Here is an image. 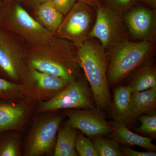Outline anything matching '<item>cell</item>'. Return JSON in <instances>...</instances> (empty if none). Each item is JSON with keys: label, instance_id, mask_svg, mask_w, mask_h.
<instances>
[{"label": "cell", "instance_id": "cell-10", "mask_svg": "<svg viewBox=\"0 0 156 156\" xmlns=\"http://www.w3.org/2000/svg\"><path fill=\"white\" fill-rule=\"evenodd\" d=\"M70 83L60 77L27 67L23 85L31 99L45 101L58 94Z\"/></svg>", "mask_w": 156, "mask_h": 156}, {"label": "cell", "instance_id": "cell-15", "mask_svg": "<svg viewBox=\"0 0 156 156\" xmlns=\"http://www.w3.org/2000/svg\"><path fill=\"white\" fill-rule=\"evenodd\" d=\"M113 139L119 144L126 146H137L150 151H155L156 146L152 138L144 137L131 132L127 125L121 121H114L111 123Z\"/></svg>", "mask_w": 156, "mask_h": 156}, {"label": "cell", "instance_id": "cell-12", "mask_svg": "<svg viewBox=\"0 0 156 156\" xmlns=\"http://www.w3.org/2000/svg\"><path fill=\"white\" fill-rule=\"evenodd\" d=\"M69 109L66 112L68 117L65 123L66 126L80 130L91 138L112 132L111 124L106 121L98 108Z\"/></svg>", "mask_w": 156, "mask_h": 156}, {"label": "cell", "instance_id": "cell-20", "mask_svg": "<svg viewBox=\"0 0 156 156\" xmlns=\"http://www.w3.org/2000/svg\"><path fill=\"white\" fill-rule=\"evenodd\" d=\"M0 99L12 101L20 99H31L27 89L23 84L16 83L0 78Z\"/></svg>", "mask_w": 156, "mask_h": 156}, {"label": "cell", "instance_id": "cell-2", "mask_svg": "<svg viewBox=\"0 0 156 156\" xmlns=\"http://www.w3.org/2000/svg\"><path fill=\"white\" fill-rule=\"evenodd\" d=\"M77 56L80 68L90 86L96 108L108 111L112 105L107 73V53L95 38H89L77 48Z\"/></svg>", "mask_w": 156, "mask_h": 156}, {"label": "cell", "instance_id": "cell-29", "mask_svg": "<svg viewBox=\"0 0 156 156\" xmlns=\"http://www.w3.org/2000/svg\"><path fill=\"white\" fill-rule=\"evenodd\" d=\"M145 5L153 10L156 9V0H140Z\"/></svg>", "mask_w": 156, "mask_h": 156}, {"label": "cell", "instance_id": "cell-14", "mask_svg": "<svg viewBox=\"0 0 156 156\" xmlns=\"http://www.w3.org/2000/svg\"><path fill=\"white\" fill-rule=\"evenodd\" d=\"M132 91L128 86L117 87L114 92L111 112L114 121H121L126 125L132 126L136 119L131 108Z\"/></svg>", "mask_w": 156, "mask_h": 156}, {"label": "cell", "instance_id": "cell-30", "mask_svg": "<svg viewBox=\"0 0 156 156\" xmlns=\"http://www.w3.org/2000/svg\"><path fill=\"white\" fill-rule=\"evenodd\" d=\"M100 0H76V2L85 3L94 8L98 3L100 2Z\"/></svg>", "mask_w": 156, "mask_h": 156}, {"label": "cell", "instance_id": "cell-26", "mask_svg": "<svg viewBox=\"0 0 156 156\" xmlns=\"http://www.w3.org/2000/svg\"><path fill=\"white\" fill-rule=\"evenodd\" d=\"M57 10L64 16L68 13L74 5L76 0H50Z\"/></svg>", "mask_w": 156, "mask_h": 156}, {"label": "cell", "instance_id": "cell-25", "mask_svg": "<svg viewBox=\"0 0 156 156\" xmlns=\"http://www.w3.org/2000/svg\"><path fill=\"white\" fill-rule=\"evenodd\" d=\"M141 125L137 131L155 138L156 136V113L139 116Z\"/></svg>", "mask_w": 156, "mask_h": 156}, {"label": "cell", "instance_id": "cell-28", "mask_svg": "<svg viewBox=\"0 0 156 156\" xmlns=\"http://www.w3.org/2000/svg\"><path fill=\"white\" fill-rule=\"evenodd\" d=\"M21 1L26 4L27 6L35 9L39 5L46 2L47 0H21Z\"/></svg>", "mask_w": 156, "mask_h": 156}, {"label": "cell", "instance_id": "cell-7", "mask_svg": "<svg viewBox=\"0 0 156 156\" xmlns=\"http://www.w3.org/2000/svg\"><path fill=\"white\" fill-rule=\"evenodd\" d=\"M25 58V47L0 27V74L7 80L23 85L27 68Z\"/></svg>", "mask_w": 156, "mask_h": 156}, {"label": "cell", "instance_id": "cell-13", "mask_svg": "<svg viewBox=\"0 0 156 156\" xmlns=\"http://www.w3.org/2000/svg\"><path fill=\"white\" fill-rule=\"evenodd\" d=\"M25 102L0 103V134L18 129L25 122L30 109Z\"/></svg>", "mask_w": 156, "mask_h": 156}, {"label": "cell", "instance_id": "cell-17", "mask_svg": "<svg viewBox=\"0 0 156 156\" xmlns=\"http://www.w3.org/2000/svg\"><path fill=\"white\" fill-rule=\"evenodd\" d=\"M131 108L136 119L141 115L156 113V88L132 92Z\"/></svg>", "mask_w": 156, "mask_h": 156}, {"label": "cell", "instance_id": "cell-6", "mask_svg": "<svg viewBox=\"0 0 156 156\" xmlns=\"http://www.w3.org/2000/svg\"><path fill=\"white\" fill-rule=\"evenodd\" d=\"M97 108L92 91L85 74H80L76 80L70 83L62 91L45 101H40L38 111L46 112L62 109H94Z\"/></svg>", "mask_w": 156, "mask_h": 156}, {"label": "cell", "instance_id": "cell-9", "mask_svg": "<svg viewBox=\"0 0 156 156\" xmlns=\"http://www.w3.org/2000/svg\"><path fill=\"white\" fill-rule=\"evenodd\" d=\"M62 121V117L59 115L49 116L37 120L27 138L24 155L40 156L54 151Z\"/></svg>", "mask_w": 156, "mask_h": 156}, {"label": "cell", "instance_id": "cell-5", "mask_svg": "<svg viewBox=\"0 0 156 156\" xmlns=\"http://www.w3.org/2000/svg\"><path fill=\"white\" fill-rule=\"evenodd\" d=\"M95 18L89 38L97 39L107 52L115 45L128 40L122 15L100 2L95 6Z\"/></svg>", "mask_w": 156, "mask_h": 156}, {"label": "cell", "instance_id": "cell-19", "mask_svg": "<svg viewBox=\"0 0 156 156\" xmlns=\"http://www.w3.org/2000/svg\"><path fill=\"white\" fill-rule=\"evenodd\" d=\"M77 134L76 129L66 125L59 128L53 156H79L76 149Z\"/></svg>", "mask_w": 156, "mask_h": 156}, {"label": "cell", "instance_id": "cell-21", "mask_svg": "<svg viewBox=\"0 0 156 156\" xmlns=\"http://www.w3.org/2000/svg\"><path fill=\"white\" fill-rule=\"evenodd\" d=\"M92 138L98 156H124L121 151L120 144L115 140L104 138L102 135Z\"/></svg>", "mask_w": 156, "mask_h": 156}, {"label": "cell", "instance_id": "cell-16", "mask_svg": "<svg viewBox=\"0 0 156 156\" xmlns=\"http://www.w3.org/2000/svg\"><path fill=\"white\" fill-rule=\"evenodd\" d=\"M132 73L127 86L132 92L156 88V68L154 64L148 62Z\"/></svg>", "mask_w": 156, "mask_h": 156}, {"label": "cell", "instance_id": "cell-24", "mask_svg": "<svg viewBox=\"0 0 156 156\" xmlns=\"http://www.w3.org/2000/svg\"><path fill=\"white\" fill-rule=\"evenodd\" d=\"M140 0H100L103 5L122 15L139 4Z\"/></svg>", "mask_w": 156, "mask_h": 156}, {"label": "cell", "instance_id": "cell-3", "mask_svg": "<svg viewBox=\"0 0 156 156\" xmlns=\"http://www.w3.org/2000/svg\"><path fill=\"white\" fill-rule=\"evenodd\" d=\"M155 41L131 42L126 40L115 45L107 53L108 80L113 87L133 71L151 60L154 54Z\"/></svg>", "mask_w": 156, "mask_h": 156}, {"label": "cell", "instance_id": "cell-4", "mask_svg": "<svg viewBox=\"0 0 156 156\" xmlns=\"http://www.w3.org/2000/svg\"><path fill=\"white\" fill-rule=\"evenodd\" d=\"M1 26L3 29L18 36L28 45L44 44L55 35L45 28L18 3L3 14Z\"/></svg>", "mask_w": 156, "mask_h": 156}, {"label": "cell", "instance_id": "cell-32", "mask_svg": "<svg viewBox=\"0 0 156 156\" xmlns=\"http://www.w3.org/2000/svg\"><path fill=\"white\" fill-rule=\"evenodd\" d=\"M0 1H1V0H0Z\"/></svg>", "mask_w": 156, "mask_h": 156}, {"label": "cell", "instance_id": "cell-23", "mask_svg": "<svg viewBox=\"0 0 156 156\" xmlns=\"http://www.w3.org/2000/svg\"><path fill=\"white\" fill-rule=\"evenodd\" d=\"M76 149L79 156H98L92 141L79 131L77 134Z\"/></svg>", "mask_w": 156, "mask_h": 156}, {"label": "cell", "instance_id": "cell-8", "mask_svg": "<svg viewBox=\"0 0 156 156\" xmlns=\"http://www.w3.org/2000/svg\"><path fill=\"white\" fill-rule=\"evenodd\" d=\"M94 9L85 3L76 2L64 16L55 35L71 42L77 48L80 47L89 38L95 20Z\"/></svg>", "mask_w": 156, "mask_h": 156}, {"label": "cell", "instance_id": "cell-11", "mask_svg": "<svg viewBox=\"0 0 156 156\" xmlns=\"http://www.w3.org/2000/svg\"><path fill=\"white\" fill-rule=\"evenodd\" d=\"M128 34L138 41H155L156 36L155 10L139 4L123 14Z\"/></svg>", "mask_w": 156, "mask_h": 156}, {"label": "cell", "instance_id": "cell-31", "mask_svg": "<svg viewBox=\"0 0 156 156\" xmlns=\"http://www.w3.org/2000/svg\"><path fill=\"white\" fill-rule=\"evenodd\" d=\"M1 1H2L3 2H11V1L13 0H1Z\"/></svg>", "mask_w": 156, "mask_h": 156}, {"label": "cell", "instance_id": "cell-18", "mask_svg": "<svg viewBox=\"0 0 156 156\" xmlns=\"http://www.w3.org/2000/svg\"><path fill=\"white\" fill-rule=\"evenodd\" d=\"M36 20L45 28L55 34L64 16L53 5L50 0H47L35 9Z\"/></svg>", "mask_w": 156, "mask_h": 156}, {"label": "cell", "instance_id": "cell-1", "mask_svg": "<svg viewBox=\"0 0 156 156\" xmlns=\"http://www.w3.org/2000/svg\"><path fill=\"white\" fill-rule=\"evenodd\" d=\"M77 51V48L72 43L55 35L44 44L28 45L26 64L30 68L73 83L80 75V68Z\"/></svg>", "mask_w": 156, "mask_h": 156}, {"label": "cell", "instance_id": "cell-22", "mask_svg": "<svg viewBox=\"0 0 156 156\" xmlns=\"http://www.w3.org/2000/svg\"><path fill=\"white\" fill-rule=\"evenodd\" d=\"M20 140L18 134H11L0 140V156L20 155Z\"/></svg>", "mask_w": 156, "mask_h": 156}, {"label": "cell", "instance_id": "cell-27", "mask_svg": "<svg viewBox=\"0 0 156 156\" xmlns=\"http://www.w3.org/2000/svg\"><path fill=\"white\" fill-rule=\"evenodd\" d=\"M121 151L124 156H156L155 151L140 152L132 149L129 146L123 145L121 147Z\"/></svg>", "mask_w": 156, "mask_h": 156}]
</instances>
